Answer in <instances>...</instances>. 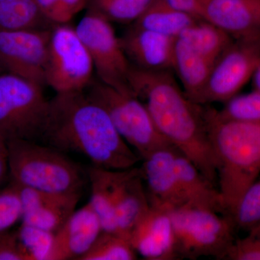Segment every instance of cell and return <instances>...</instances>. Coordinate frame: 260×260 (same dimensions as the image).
<instances>
[{
  "mask_svg": "<svg viewBox=\"0 0 260 260\" xmlns=\"http://www.w3.org/2000/svg\"><path fill=\"white\" fill-rule=\"evenodd\" d=\"M260 63V36L236 39L214 64L200 105L224 103L252 79Z\"/></svg>",
  "mask_w": 260,
  "mask_h": 260,
  "instance_id": "10",
  "label": "cell"
},
{
  "mask_svg": "<svg viewBox=\"0 0 260 260\" xmlns=\"http://www.w3.org/2000/svg\"><path fill=\"white\" fill-rule=\"evenodd\" d=\"M129 82L135 95L144 101L160 134L218 185L216 160L203 106L188 99L172 71H147L132 65Z\"/></svg>",
  "mask_w": 260,
  "mask_h": 260,
  "instance_id": "2",
  "label": "cell"
},
{
  "mask_svg": "<svg viewBox=\"0 0 260 260\" xmlns=\"http://www.w3.org/2000/svg\"><path fill=\"white\" fill-rule=\"evenodd\" d=\"M51 29L0 31L2 69L44 88Z\"/></svg>",
  "mask_w": 260,
  "mask_h": 260,
  "instance_id": "11",
  "label": "cell"
},
{
  "mask_svg": "<svg viewBox=\"0 0 260 260\" xmlns=\"http://www.w3.org/2000/svg\"><path fill=\"white\" fill-rule=\"evenodd\" d=\"M9 175L18 185L55 194H81L83 172L57 149L37 141L6 142Z\"/></svg>",
  "mask_w": 260,
  "mask_h": 260,
  "instance_id": "4",
  "label": "cell"
},
{
  "mask_svg": "<svg viewBox=\"0 0 260 260\" xmlns=\"http://www.w3.org/2000/svg\"><path fill=\"white\" fill-rule=\"evenodd\" d=\"M55 25L44 16L36 0H0V31L49 30Z\"/></svg>",
  "mask_w": 260,
  "mask_h": 260,
  "instance_id": "23",
  "label": "cell"
},
{
  "mask_svg": "<svg viewBox=\"0 0 260 260\" xmlns=\"http://www.w3.org/2000/svg\"><path fill=\"white\" fill-rule=\"evenodd\" d=\"M121 171L93 167L88 169L90 199L88 202L96 213L104 232L118 234L116 220V189Z\"/></svg>",
  "mask_w": 260,
  "mask_h": 260,
  "instance_id": "21",
  "label": "cell"
},
{
  "mask_svg": "<svg viewBox=\"0 0 260 260\" xmlns=\"http://www.w3.org/2000/svg\"><path fill=\"white\" fill-rule=\"evenodd\" d=\"M0 260H28L17 232L0 234Z\"/></svg>",
  "mask_w": 260,
  "mask_h": 260,
  "instance_id": "32",
  "label": "cell"
},
{
  "mask_svg": "<svg viewBox=\"0 0 260 260\" xmlns=\"http://www.w3.org/2000/svg\"><path fill=\"white\" fill-rule=\"evenodd\" d=\"M198 20L200 19L174 8L164 0H155L133 25L167 37L178 38L183 30Z\"/></svg>",
  "mask_w": 260,
  "mask_h": 260,
  "instance_id": "22",
  "label": "cell"
},
{
  "mask_svg": "<svg viewBox=\"0 0 260 260\" xmlns=\"http://www.w3.org/2000/svg\"><path fill=\"white\" fill-rule=\"evenodd\" d=\"M177 38L132 25L120 38L130 64L147 71H174Z\"/></svg>",
  "mask_w": 260,
  "mask_h": 260,
  "instance_id": "14",
  "label": "cell"
},
{
  "mask_svg": "<svg viewBox=\"0 0 260 260\" xmlns=\"http://www.w3.org/2000/svg\"><path fill=\"white\" fill-rule=\"evenodd\" d=\"M23 209L18 188L14 183L0 191V234L9 232L21 220Z\"/></svg>",
  "mask_w": 260,
  "mask_h": 260,
  "instance_id": "30",
  "label": "cell"
},
{
  "mask_svg": "<svg viewBox=\"0 0 260 260\" xmlns=\"http://www.w3.org/2000/svg\"><path fill=\"white\" fill-rule=\"evenodd\" d=\"M150 208L141 167L121 171L116 189V220L119 235L130 234Z\"/></svg>",
  "mask_w": 260,
  "mask_h": 260,
  "instance_id": "18",
  "label": "cell"
},
{
  "mask_svg": "<svg viewBox=\"0 0 260 260\" xmlns=\"http://www.w3.org/2000/svg\"><path fill=\"white\" fill-rule=\"evenodd\" d=\"M175 149H161L143 159L141 167L151 206L171 211L186 205L178 178Z\"/></svg>",
  "mask_w": 260,
  "mask_h": 260,
  "instance_id": "12",
  "label": "cell"
},
{
  "mask_svg": "<svg viewBox=\"0 0 260 260\" xmlns=\"http://www.w3.org/2000/svg\"><path fill=\"white\" fill-rule=\"evenodd\" d=\"M0 69H2L1 66H0Z\"/></svg>",
  "mask_w": 260,
  "mask_h": 260,
  "instance_id": "38",
  "label": "cell"
},
{
  "mask_svg": "<svg viewBox=\"0 0 260 260\" xmlns=\"http://www.w3.org/2000/svg\"><path fill=\"white\" fill-rule=\"evenodd\" d=\"M225 259L260 260V226L242 239H235Z\"/></svg>",
  "mask_w": 260,
  "mask_h": 260,
  "instance_id": "31",
  "label": "cell"
},
{
  "mask_svg": "<svg viewBox=\"0 0 260 260\" xmlns=\"http://www.w3.org/2000/svg\"><path fill=\"white\" fill-rule=\"evenodd\" d=\"M178 10L194 15L200 18V10L204 0H164Z\"/></svg>",
  "mask_w": 260,
  "mask_h": 260,
  "instance_id": "34",
  "label": "cell"
},
{
  "mask_svg": "<svg viewBox=\"0 0 260 260\" xmlns=\"http://www.w3.org/2000/svg\"><path fill=\"white\" fill-rule=\"evenodd\" d=\"M218 111L222 118L229 120L260 122V92L236 95Z\"/></svg>",
  "mask_w": 260,
  "mask_h": 260,
  "instance_id": "29",
  "label": "cell"
},
{
  "mask_svg": "<svg viewBox=\"0 0 260 260\" xmlns=\"http://www.w3.org/2000/svg\"><path fill=\"white\" fill-rule=\"evenodd\" d=\"M63 153L83 155L93 167L125 170L139 155L122 139L107 112L85 91L56 93L49 100L42 140Z\"/></svg>",
  "mask_w": 260,
  "mask_h": 260,
  "instance_id": "1",
  "label": "cell"
},
{
  "mask_svg": "<svg viewBox=\"0 0 260 260\" xmlns=\"http://www.w3.org/2000/svg\"><path fill=\"white\" fill-rule=\"evenodd\" d=\"M203 106L216 160L217 184L224 210L232 216L260 176V122L229 120Z\"/></svg>",
  "mask_w": 260,
  "mask_h": 260,
  "instance_id": "3",
  "label": "cell"
},
{
  "mask_svg": "<svg viewBox=\"0 0 260 260\" xmlns=\"http://www.w3.org/2000/svg\"><path fill=\"white\" fill-rule=\"evenodd\" d=\"M89 1L90 0H61L64 8L73 16L86 8Z\"/></svg>",
  "mask_w": 260,
  "mask_h": 260,
  "instance_id": "36",
  "label": "cell"
},
{
  "mask_svg": "<svg viewBox=\"0 0 260 260\" xmlns=\"http://www.w3.org/2000/svg\"><path fill=\"white\" fill-rule=\"evenodd\" d=\"M102 232L99 217L87 203L75 210L54 234L49 260H80Z\"/></svg>",
  "mask_w": 260,
  "mask_h": 260,
  "instance_id": "16",
  "label": "cell"
},
{
  "mask_svg": "<svg viewBox=\"0 0 260 260\" xmlns=\"http://www.w3.org/2000/svg\"><path fill=\"white\" fill-rule=\"evenodd\" d=\"M14 184L21 200L22 223L54 234L75 211L81 195L46 192Z\"/></svg>",
  "mask_w": 260,
  "mask_h": 260,
  "instance_id": "13",
  "label": "cell"
},
{
  "mask_svg": "<svg viewBox=\"0 0 260 260\" xmlns=\"http://www.w3.org/2000/svg\"><path fill=\"white\" fill-rule=\"evenodd\" d=\"M84 91L107 112L116 131L142 160L161 149L177 150L160 134L146 106L134 94L119 91L99 79Z\"/></svg>",
  "mask_w": 260,
  "mask_h": 260,
  "instance_id": "5",
  "label": "cell"
},
{
  "mask_svg": "<svg viewBox=\"0 0 260 260\" xmlns=\"http://www.w3.org/2000/svg\"><path fill=\"white\" fill-rule=\"evenodd\" d=\"M214 64L177 38L174 71L180 80L184 93L195 104H200Z\"/></svg>",
  "mask_w": 260,
  "mask_h": 260,
  "instance_id": "20",
  "label": "cell"
},
{
  "mask_svg": "<svg viewBox=\"0 0 260 260\" xmlns=\"http://www.w3.org/2000/svg\"><path fill=\"white\" fill-rule=\"evenodd\" d=\"M253 86L254 90L260 92V63L256 68L255 73L252 77Z\"/></svg>",
  "mask_w": 260,
  "mask_h": 260,
  "instance_id": "37",
  "label": "cell"
},
{
  "mask_svg": "<svg viewBox=\"0 0 260 260\" xmlns=\"http://www.w3.org/2000/svg\"><path fill=\"white\" fill-rule=\"evenodd\" d=\"M178 38L213 64L234 41L223 30L202 19L183 30Z\"/></svg>",
  "mask_w": 260,
  "mask_h": 260,
  "instance_id": "24",
  "label": "cell"
},
{
  "mask_svg": "<svg viewBox=\"0 0 260 260\" xmlns=\"http://www.w3.org/2000/svg\"><path fill=\"white\" fill-rule=\"evenodd\" d=\"M232 217L237 229L249 233L260 226V176L244 193Z\"/></svg>",
  "mask_w": 260,
  "mask_h": 260,
  "instance_id": "27",
  "label": "cell"
},
{
  "mask_svg": "<svg viewBox=\"0 0 260 260\" xmlns=\"http://www.w3.org/2000/svg\"><path fill=\"white\" fill-rule=\"evenodd\" d=\"M176 169L186 205L226 214L217 186L180 153L176 156Z\"/></svg>",
  "mask_w": 260,
  "mask_h": 260,
  "instance_id": "19",
  "label": "cell"
},
{
  "mask_svg": "<svg viewBox=\"0 0 260 260\" xmlns=\"http://www.w3.org/2000/svg\"><path fill=\"white\" fill-rule=\"evenodd\" d=\"M177 259L213 257L225 259L235 241L236 225L230 215L185 206L169 211Z\"/></svg>",
  "mask_w": 260,
  "mask_h": 260,
  "instance_id": "6",
  "label": "cell"
},
{
  "mask_svg": "<svg viewBox=\"0 0 260 260\" xmlns=\"http://www.w3.org/2000/svg\"><path fill=\"white\" fill-rule=\"evenodd\" d=\"M75 29L88 49L98 79L119 91L135 95L129 82L131 64L111 22L88 11Z\"/></svg>",
  "mask_w": 260,
  "mask_h": 260,
  "instance_id": "9",
  "label": "cell"
},
{
  "mask_svg": "<svg viewBox=\"0 0 260 260\" xmlns=\"http://www.w3.org/2000/svg\"><path fill=\"white\" fill-rule=\"evenodd\" d=\"M43 88L10 73L0 75V138L42 140L49 107Z\"/></svg>",
  "mask_w": 260,
  "mask_h": 260,
  "instance_id": "7",
  "label": "cell"
},
{
  "mask_svg": "<svg viewBox=\"0 0 260 260\" xmlns=\"http://www.w3.org/2000/svg\"><path fill=\"white\" fill-rule=\"evenodd\" d=\"M155 0H90L89 12L109 22L134 23L153 4Z\"/></svg>",
  "mask_w": 260,
  "mask_h": 260,
  "instance_id": "25",
  "label": "cell"
},
{
  "mask_svg": "<svg viewBox=\"0 0 260 260\" xmlns=\"http://www.w3.org/2000/svg\"><path fill=\"white\" fill-rule=\"evenodd\" d=\"M200 18L234 40L260 36V0H204Z\"/></svg>",
  "mask_w": 260,
  "mask_h": 260,
  "instance_id": "15",
  "label": "cell"
},
{
  "mask_svg": "<svg viewBox=\"0 0 260 260\" xmlns=\"http://www.w3.org/2000/svg\"><path fill=\"white\" fill-rule=\"evenodd\" d=\"M91 57L76 29L68 23L51 29L46 84L56 93L84 91L93 81Z\"/></svg>",
  "mask_w": 260,
  "mask_h": 260,
  "instance_id": "8",
  "label": "cell"
},
{
  "mask_svg": "<svg viewBox=\"0 0 260 260\" xmlns=\"http://www.w3.org/2000/svg\"><path fill=\"white\" fill-rule=\"evenodd\" d=\"M9 174L8 153L6 142L0 138V185Z\"/></svg>",
  "mask_w": 260,
  "mask_h": 260,
  "instance_id": "35",
  "label": "cell"
},
{
  "mask_svg": "<svg viewBox=\"0 0 260 260\" xmlns=\"http://www.w3.org/2000/svg\"><path fill=\"white\" fill-rule=\"evenodd\" d=\"M46 18L54 24L68 23L73 18L61 0H36Z\"/></svg>",
  "mask_w": 260,
  "mask_h": 260,
  "instance_id": "33",
  "label": "cell"
},
{
  "mask_svg": "<svg viewBox=\"0 0 260 260\" xmlns=\"http://www.w3.org/2000/svg\"><path fill=\"white\" fill-rule=\"evenodd\" d=\"M17 233L28 260H49L54 233L24 223Z\"/></svg>",
  "mask_w": 260,
  "mask_h": 260,
  "instance_id": "28",
  "label": "cell"
},
{
  "mask_svg": "<svg viewBox=\"0 0 260 260\" xmlns=\"http://www.w3.org/2000/svg\"><path fill=\"white\" fill-rule=\"evenodd\" d=\"M138 254L126 238L103 232L80 260H134Z\"/></svg>",
  "mask_w": 260,
  "mask_h": 260,
  "instance_id": "26",
  "label": "cell"
},
{
  "mask_svg": "<svg viewBox=\"0 0 260 260\" xmlns=\"http://www.w3.org/2000/svg\"><path fill=\"white\" fill-rule=\"evenodd\" d=\"M129 241L137 254L145 259H178L172 219L167 210L150 205Z\"/></svg>",
  "mask_w": 260,
  "mask_h": 260,
  "instance_id": "17",
  "label": "cell"
}]
</instances>
